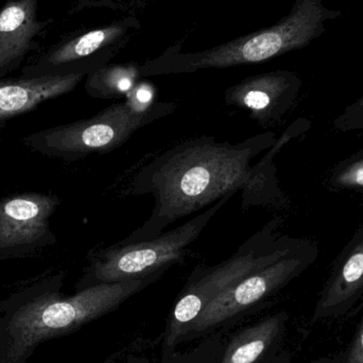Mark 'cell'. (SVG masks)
I'll list each match as a JSON object with an SVG mask.
<instances>
[{"mask_svg": "<svg viewBox=\"0 0 363 363\" xmlns=\"http://www.w3.org/2000/svg\"><path fill=\"white\" fill-rule=\"evenodd\" d=\"M268 140L264 134L230 144L202 136L181 143L155 157L136 174L131 184L133 194L153 196L152 213L119 243L157 238L177 220L238 190H245L243 207L253 205L260 167L252 162L266 148Z\"/></svg>", "mask_w": 363, "mask_h": 363, "instance_id": "obj_1", "label": "cell"}, {"mask_svg": "<svg viewBox=\"0 0 363 363\" xmlns=\"http://www.w3.org/2000/svg\"><path fill=\"white\" fill-rule=\"evenodd\" d=\"M165 272L159 271L144 279L91 286L69 298H61L53 290L63 277L57 275L29 292V302L15 315L12 334L21 347H29L42 339L72 332L112 313L134 294L161 279Z\"/></svg>", "mask_w": 363, "mask_h": 363, "instance_id": "obj_2", "label": "cell"}, {"mask_svg": "<svg viewBox=\"0 0 363 363\" xmlns=\"http://www.w3.org/2000/svg\"><path fill=\"white\" fill-rule=\"evenodd\" d=\"M340 14L339 11L324 6L322 0H298L287 17L269 29L249 34L198 55H184L167 65L143 70L140 74L189 72L204 68L260 63L311 44L325 32V21Z\"/></svg>", "mask_w": 363, "mask_h": 363, "instance_id": "obj_3", "label": "cell"}, {"mask_svg": "<svg viewBox=\"0 0 363 363\" xmlns=\"http://www.w3.org/2000/svg\"><path fill=\"white\" fill-rule=\"evenodd\" d=\"M174 104H155L143 110L125 100L91 118L34 132L23 138L26 147L51 159L74 162L119 148L138 130L172 114Z\"/></svg>", "mask_w": 363, "mask_h": 363, "instance_id": "obj_4", "label": "cell"}, {"mask_svg": "<svg viewBox=\"0 0 363 363\" xmlns=\"http://www.w3.org/2000/svg\"><path fill=\"white\" fill-rule=\"evenodd\" d=\"M228 194L207 211L151 240L115 243L91 253L81 279L80 290L100 284L144 279L159 271H167L181 262L187 247L200 236L211 218L234 196Z\"/></svg>", "mask_w": 363, "mask_h": 363, "instance_id": "obj_5", "label": "cell"}, {"mask_svg": "<svg viewBox=\"0 0 363 363\" xmlns=\"http://www.w3.org/2000/svg\"><path fill=\"white\" fill-rule=\"evenodd\" d=\"M268 228L245 241L228 259L213 267L198 266L188 277L172 313L164 335L163 347L176 349L205 307L247 275L277 262Z\"/></svg>", "mask_w": 363, "mask_h": 363, "instance_id": "obj_6", "label": "cell"}, {"mask_svg": "<svg viewBox=\"0 0 363 363\" xmlns=\"http://www.w3.org/2000/svg\"><path fill=\"white\" fill-rule=\"evenodd\" d=\"M60 204L57 196L40 192L0 199V258L23 257L55 245L50 218Z\"/></svg>", "mask_w": 363, "mask_h": 363, "instance_id": "obj_7", "label": "cell"}, {"mask_svg": "<svg viewBox=\"0 0 363 363\" xmlns=\"http://www.w3.org/2000/svg\"><path fill=\"white\" fill-rule=\"evenodd\" d=\"M291 270L288 262H275L247 275L205 307L188 330L184 341L208 334L253 308L281 287L289 277Z\"/></svg>", "mask_w": 363, "mask_h": 363, "instance_id": "obj_8", "label": "cell"}, {"mask_svg": "<svg viewBox=\"0 0 363 363\" xmlns=\"http://www.w3.org/2000/svg\"><path fill=\"white\" fill-rule=\"evenodd\" d=\"M40 0H8L0 10V80L18 69L40 48L38 38L52 19L38 18Z\"/></svg>", "mask_w": 363, "mask_h": 363, "instance_id": "obj_9", "label": "cell"}, {"mask_svg": "<svg viewBox=\"0 0 363 363\" xmlns=\"http://www.w3.org/2000/svg\"><path fill=\"white\" fill-rule=\"evenodd\" d=\"M84 74L18 77L0 80V128L8 121L31 112L48 100L61 97L76 89Z\"/></svg>", "mask_w": 363, "mask_h": 363, "instance_id": "obj_10", "label": "cell"}, {"mask_svg": "<svg viewBox=\"0 0 363 363\" xmlns=\"http://www.w3.org/2000/svg\"><path fill=\"white\" fill-rule=\"evenodd\" d=\"M289 86L287 77L281 72L250 77L225 91L228 106L245 108L251 117L260 123L274 114L277 101Z\"/></svg>", "mask_w": 363, "mask_h": 363, "instance_id": "obj_11", "label": "cell"}, {"mask_svg": "<svg viewBox=\"0 0 363 363\" xmlns=\"http://www.w3.org/2000/svg\"><path fill=\"white\" fill-rule=\"evenodd\" d=\"M283 313L243 328L228 340L220 363H262L279 339L285 325Z\"/></svg>", "mask_w": 363, "mask_h": 363, "instance_id": "obj_12", "label": "cell"}, {"mask_svg": "<svg viewBox=\"0 0 363 363\" xmlns=\"http://www.w3.org/2000/svg\"><path fill=\"white\" fill-rule=\"evenodd\" d=\"M138 76L140 69L132 66L102 68L89 74L85 89L94 98H119L127 96L133 89Z\"/></svg>", "mask_w": 363, "mask_h": 363, "instance_id": "obj_13", "label": "cell"}, {"mask_svg": "<svg viewBox=\"0 0 363 363\" xmlns=\"http://www.w3.org/2000/svg\"><path fill=\"white\" fill-rule=\"evenodd\" d=\"M228 340L217 334L203 341L198 347L187 352L163 347L161 363H220L225 352Z\"/></svg>", "mask_w": 363, "mask_h": 363, "instance_id": "obj_14", "label": "cell"}, {"mask_svg": "<svg viewBox=\"0 0 363 363\" xmlns=\"http://www.w3.org/2000/svg\"><path fill=\"white\" fill-rule=\"evenodd\" d=\"M125 100H129L131 104H133L138 108L147 110L155 104V89L147 83L136 84L133 89L125 96Z\"/></svg>", "mask_w": 363, "mask_h": 363, "instance_id": "obj_15", "label": "cell"}, {"mask_svg": "<svg viewBox=\"0 0 363 363\" xmlns=\"http://www.w3.org/2000/svg\"><path fill=\"white\" fill-rule=\"evenodd\" d=\"M342 277L347 286L356 285L363 277V254H356L347 262Z\"/></svg>", "mask_w": 363, "mask_h": 363, "instance_id": "obj_16", "label": "cell"}, {"mask_svg": "<svg viewBox=\"0 0 363 363\" xmlns=\"http://www.w3.org/2000/svg\"><path fill=\"white\" fill-rule=\"evenodd\" d=\"M347 363H363V322L354 339Z\"/></svg>", "mask_w": 363, "mask_h": 363, "instance_id": "obj_17", "label": "cell"}, {"mask_svg": "<svg viewBox=\"0 0 363 363\" xmlns=\"http://www.w3.org/2000/svg\"><path fill=\"white\" fill-rule=\"evenodd\" d=\"M121 363H150V360L146 356H131Z\"/></svg>", "mask_w": 363, "mask_h": 363, "instance_id": "obj_18", "label": "cell"}, {"mask_svg": "<svg viewBox=\"0 0 363 363\" xmlns=\"http://www.w3.org/2000/svg\"><path fill=\"white\" fill-rule=\"evenodd\" d=\"M356 182L360 184V185H363V170H360V172H358L357 176H356Z\"/></svg>", "mask_w": 363, "mask_h": 363, "instance_id": "obj_19", "label": "cell"}, {"mask_svg": "<svg viewBox=\"0 0 363 363\" xmlns=\"http://www.w3.org/2000/svg\"><path fill=\"white\" fill-rule=\"evenodd\" d=\"M89 0H79L78 8H82L85 4H89Z\"/></svg>", "mask_w": 363, "mask_h": 363, "instance_id": "obj_20", "label": "cell"}, {"mask_svg": "<svg viewBox=\"0 0 363 363\" xmlns=\"http://www.w3.org/2000/svg\"><path fill=\"white\" fill-rule=\"evenodd\" d=\"M262 363H264V362H262Z\"/></svg>", "mask_w": 363, "mask_h": 363, "instance_id": "obj_21", "label": "cell"}]
</instances>
